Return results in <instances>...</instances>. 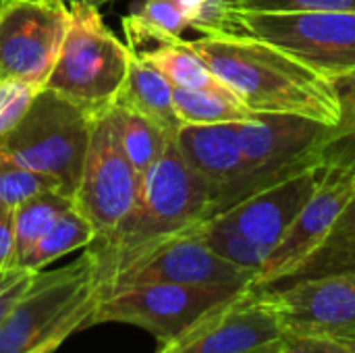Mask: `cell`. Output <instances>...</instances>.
<instances>
[{"instance_id": "obj_1", "label": "cell", "mask_w": 355, "mask_h": 353, "mask_svg": "<svg viewBox=\"0 0 355 353\" xmlns=\"http://www.w3.org/2000/svg\"><path fill=\"white\" fill-rule=\"evenodd\" d=\"M189 46L254 114H291L337 125L339 106L329 77L285 50L243 35H202Z\"/></svg>"}, {"instance_id": "obj_2", "label": "cell", "mask_w": 355, "mask_h": 353, "mask_svg": "<svg viewBox=\"0 0 355 353\" xmlns=\"http://www.w3.org/2000/svg\"><path fill=\"white\" fill-rule=\"evenodd\" d=\"M212 216V189L187 164L171 139L160 160L148 171L141 200L127 223L108 239H94L87 250L98 277L116 260L168 237L191 231Z\"/></svg>"}, {"instance_id": "obj_3", "label": "cell", "mask_w": 355, "mask_h": 353, "mask_svg": "<svg viewBox=\"0 0 355 353\" xmlns=\"http://www.w3.org/2000/svg\"><path fill=\"white\" fill-rule=\"evenodd\" d=\"M98 295L96 260L87 248L67 266L37 270L0 327V353H25L85 329Z\"/></svg>"}, {"instance_id": "obj_4", "label": "cell", "mask_w": 355, "mask_h": 353, "mask_svg": "<svg viewBox=\"0 0 355 353\" xmlns=\"http://www.w3.org/2000/svg\"><path fill=\"white\" fill-rule=\"evenodd\" d=\"M129 58L131 50L106 27L96 6L71 2V25L46 89L98 117L116 104Z\"/></svg>"}, {"instance_id": "obj_5", "label": "cell", "mask_w": 355, "mask_h": 353, "mask_svg": "<svg viewBox=\"0 0 355 353\" xmlns=\"http://www.w3.org/2000/svg\"><path fill=\"white\" fill-rule=\"evenodd\" d=\"M92 119L67 98L44 87L0 148L17 164L46 177L58 193L73 200L83 173Z\"/></svg>"}, {"instance_id": "obj_6", "label": "cell", "mask_w": 355, "mask_h": 353, "mask_svg": "<svg viewBox=\"0 0 355 353\" xmlns=\"http://www.w3.org/2000/svg\"><path fill=\"white\" fill-rule=\"evenodd\" d=\"M218 35L272 44L324 77L355 69V12L229 10Z\"/></svg>"}, {"instance_id": "obj_7", "label": "cell", "mask_w": 355, "mask_h": 353, "mask_svg": "<svg viewBox=\"0 0 355 353\" xmlns=\"http://www.w3.org/2000/svg\"><path fill=\"white\" fill-rule=\"evenodd\" d=\"M245 289L177 283H144L108 289L100 291L85 327L106 322L131 325L148 331L166 345L189 331L206 314L241 295Z\"/></svg>"}, {"instance_id": "obj_8", "label": "cell", "mask_w": 355, "mask_h": 353, "mask_svg": "<svg viewBox=\"0 0 355 353\" xmlns=\"http://www.w3.org/2000/svg\"><path fill=\"white\" fill-rule=\"evenodd\" d=\"M256 270L225 260L187 231L116 260L98 277V285L100 291L144 283L245 289L256 285Z\"/></svg>"}, {"instance_id": "obj_9", "label": "cell", "mask_w": 355, "mask_h": 353, "mask_svg": "<svg viewBox=\"0 0 355 353\" xmlns=\"http://www.w3.org/2000/svg\"><path fill=\"white\" fill-rule=\"evenodd\" d=\"M141 179L129 162L112 108L92 119V135L73 206L89 221L94 239H108L135 212Z\"/></svg>"}, {"instance_id": "obj_10", "label": "cell", "mask_w": 355, "mask_h": 353, "mask_svg": "<svg viewBox=\"0 0 355 353\" xmlns=\"http://www.w3.org/2000/svg\"><path fill=\"white\" fill-rule=\"evenodd\" d=\"M237 133L248 171L235 204L320 160L335 144L333 127L291 114H256L237 123Z\"/></svg>"}, {"instance_id": "obj_11", "label": "cell", "mask_w": 355, "mask_h": 353, "mask_svg": "<svg viewBox=\"0 0 355 353\" xmlns=\"http://www.w3.org/2000/svg\"><path fill=\"white\" fill-rule=\"evenodd\" d=\"M283 337H320L355 343V270L291 279V285L260 289Z\"/></svg>"}, {"instance_id": "obj_12", "label": "cell", "mask_w": 355, "mask_h": 353, "mask_svg": "<svg viewBox=\"0 0 355 353\" xmlns=\"http://www.w3.org/2000/svg\"><path fill=\"white\" fill-rule=\"evenodd\" d=\"M69 25L64 0H0V81L44 89Z\"/></svg>"}, {"instance_id": "obj_13", "label": "cell", "mask_w": 355, "mask_h": 353, "mask_svg": "<svg viewBox=\"0 0 355 353\" xmlns=\"http://www.w3.org/2000/svg\"><path fill=\"white\" fill-rule=\"evenodd\" d=\"M327 173V154L295 175L252 193L229 210L212 216L225 227L233 229L266 254L283 239L300 210L316 191Z\"/></svg>"}, {"instance_id": "obj_14", "label": "cell", "mask_w": 355, "mask_h": 353, "mask_svg": "<svg viewBox=\"0 0 355 353\" xmlns=\"http://www.w3.org/2000/svg\"><path fill=\"white\" fill-rule=\"evenodd\" d=\"M283 339V333L254 285L212 310L158 353H245Z\"/></svg>"}, {"instance_id": "obj_15", "label": "cell", "mask_w": 355, "mask_h": 353, "mask_svg": "<svg viewBox=\"0 0 355 353\" xmlns=\"http://www.w3.org/2000/svg\"><path fill=\"white\" fill-rule=\"evenodd\" d=\"M175 141L187 164L210 185L212 216L235 206L237 189L248 171L237 123L183 125Z\"/></svg>"}, {"instance_id": "obj_16", "label": "cell", "mask_w": 355, "mask_h": 353, "mask_svg": "<svg viewBox=\"0 0 355 353\" xmlns=\"http://www.w3.org/2000/svg\"><path fill=\"white\" fill-rule=\"evenodd\" d=\"M173 92L175 85L166 79L164 73L131 54L127 81L116 102L144 114L146 119L156 123L168 137L175 139L183 123L177 114Z\"/></svg>"}, {"instance_id": "obj_17", "label": "cell", "mask_w": 355, "mask_h": 353, "mask_svg": "<svg viewBox=\"0 0 355 353\" xmlns=\"http://www.w3.org/2000/svg\"><path fill=\"white\" fill-rule=\"evenodd\" d=\"M112 114H114V121L119 127L123 150L144 185L148 171L160 160V156L164 154V150L173 137H168L156 123H152L144 114H139L133 108L123 106L119 102L112 106Z\"/></svg>"}, {"instance_id": "obj_18", "label": "cell", "mask_w": 355, "mask_h": 353, "mask_svg": "<svg viewBox=\"0 0 355 353\" xmlns=\"http://www.w3.org/2000/svg\"><path fill=\"white\" fill-rule=\"evenodd\" d=\"M94 237L96 231L89 225V221L75 206H71L56 218V223L48 229V233L21 258L19 264L33 273L44 270L54 260L75 250L87 248L94 241Z\"/></svg>"}, {"instance_id": "obj_19", "label": "cell", "mask_w": 355, "mask_h": 353, "mask_svg": "<svg viewBox=\"0 0 355 353\" xmlns=\"http://www.w3.org/2000/svg\"><path fill=\"white\" fill-rule=\"evenodd\" d=\"M175 108L183 125H218V123H241L256 114L243 106L233 92H204L175 87Z\"/></svg>"}, {"instance_id": "obj_20", "label": "cell", "mask_w": 355, "mask_h": 353, "mask_svg": "<svg viewBox=\"0 0 355 353\" xmlns=\"http://www.w3.org/2000/svg\"><path fill=\"white\" fill-rule=\"evenodd\" d=\"M337 270H355V193L335 221L327 239L306 260V264L297 270L293 279Z\"/></svg>"}, {"instance_id": "obj_21", "label": "cell", "mask_w": 355, "mask_h": 353, "mask_svg": "<svg viewBox=\"0 0 355 353\" xmlns=\"http://www.w3.org/2000/svg\"><path fill=\"white\" fill-rule=\"evenodd\" d=\"M71 206L73 200L64 198L54 189H48L15 208V250L19 262L48 233L56 218Z\"/></svg>"}, {"instance_id": "obj_22", "label": "cell", "mask_w": 355, "mask_h": 353, "mask_svg": "<svg viewBox=\"0 0 355 353\" xmlns=\"http://www.w3.org/2000/svg\"><path fill=\"white\" fill-rule=\"evenodd\" d=\"M48 189H54V185L46 177L17 164L0 148V204L17 208L25 200Z\"/></svg>"}, {"instance_id": "obj_23", "label": "cell", "mask_w": 355, "mask_h": 353, "mask_svg": "<svg viewBox=\"0 0 355 353\" xmlns=\"http://www.w3.org/2000/svg\"><path fill=\"white\" fill-rule=\"evenodd\" d=\"M229 6L245 12H355V0H229Z\"/></svg>"}, {"instance_id": "obj_24", "label": "cell", "mask_w": 355, "mask_h": 353, "mask_svg": "<svg viewBox=\"0 0 355 353\" xmlns=\"http://www.w3.org/2000/svg\"><path fill=\"white\" fill-rule=\"evenodd\" d=\"M37 92L25 81H0V141L21 123Z\"/></svg>"}, {"instance_id": "obj_25", "label": "cell", "mask_w": 355, "mask_h": 353, "mask_svg": "<svg viewBox=\"0 0 355 353\" xmlns=\"http://www.w3.org/2000/svg\"><path fill=\"white\" fill-rule=\"evenodd\" d=\"M131 12L175 37H181L189 27V17L177 0H141Z\"/></svg>"}, {"instance_id": "obj_26", "label": "cell", "mask_w": 355, "mask_h": 353, "mask_svg": "<svg viewBox=\"0 0 355 353\" xmlns=\"http://www.w3.org/2000/svg\"><path fill=\"white\" fill-rule=\"evenodd\" d=\"M329 81L339 106V121L333 127V137L335 141L355 137V69L329 77Z\"/></svg>"}, {"instance_id": "obj_27", "label": "cell", "mask_w": 355, "mask_h": 353, "mask_svg": "<svg viewBox=\"0 0 355 353\" xmlns=\"http://www.w3.org/2000/svg\"><path fill=\"white\" fill-rule=\"evenodd\" d=\"M35 273L17 264V266H0V327L10 314L12 306L25 293Z\"/></svg>"}, {"instance_id": "obj_28", "label": "cell", "mask_w": 355, "mask_h": 353, "mask_svg": "<svg viewBox=\"0 0 355 353\" xmlns=\"http://www.w3.org/2000/svg\"><path fill=\"white\" fill-rule=\"evenodd\" d=\"M277 353H352V347L320 337H283Z\"/></svg>"}, {"instance_id": "obj_29", "label": "cell", "mask_w": 355, "mask_h": 353, "mask_svg": "<svg viewBox=\"0 0 355 353\" xmlns=\"http://www.w3.org/2000/svg\"><path fill=\"white\" fill-rule=\"evenodd\" d=\"M15 250V208L0 204V266H17Z\"/></svg>"}, {"instance_id": "obj_30", "label": "cell", "mask_w": 355, "mask_h": 353, "mask_svg": "<svg viewBox=\"0 0 355 353\" xmlns=\"http://www.w3.org/2000/svg\"><path fill=\"white\" fill-rule=\"evenodd\" d=\"M67 339H69V335H56V337H52V339L40 343L37 347H33V350H29V352L25 353H54L64 341H67Z\"/></svg>"}, {"instance_id": "obj_31", "label": "cell", "mask_w": 355, "mask_h": 353, "mask_svg": "<svg viewBox=\"0 0 355 353\" xmlns=\"http://www.w3.org/2000/svg\"><path fill=\"white\" fill-rule=\"evenodd\" d=\"M179 2V6L187 12V17H189V23H191V17L198 12V8L202 6V2L204 0H177Z\"/></svg>"}, {"instance_id": "obj_32", "label": "cell", "mask_w": 355, "mask_h": 353, "mask_svg": "<svg viewBox=\"0 0 355 353\" xmlns=\"http://www.w3.org/2000/svg\"><path fill=\"white\" fill-rule=\"evenodd\" d=\"M281 343H283V339H277V341H270V343H266V345H260V347H256V350L245 353H277L279 352V347H281Z\"/></svg>"}, {"instance_id": "obj_33", "label": "cell", "mask_w": 355, "mask_h": 353, "mask_svg": "<svg viewBox=\"0 0 355 353\" xmlns=\"http://www.w3.org/2000/svg\"><path fill=\"white\" fill-rule=\"evenodd\" d=\"M69 2H79V4H89V6L100 8L102 4H108V2H112V0H69Z\"/></svg>"}, {"instance_id": "obj_34", "label": "cell", "mask_w": 355, "mask_h": 353, "mask_svg": "<svg viewBox=\"0 0 355 353\" xmlns=\"http://www.w3.org/2000/svg\"><path fill=\"white\" fill-rule=\"evenodd\" d=\"M352 353H355V343H354V345H352Z\"/></svg>"}]
</instances>
